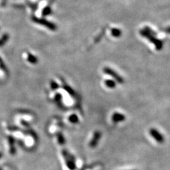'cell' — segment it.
Returning <instances> with one entry per match:
<instances>
[{"label":"cell","mask_w":170,"mask_h":170,"mask_svg":"<svg viewBox=\"0 0 170 170\" xmlns=\"http://www.w3.org/2000/svg\"><path fill=\"white\" fill-rule=\"evenodd\" d=\"M140 34L142 36L147 38V40L153 43L154 45L156 50H160L163 47L162 42L156 37V32L151 28H149V27H146L141 30Z\"/></svg>","instance_id":"cell-1"},{"label":"cell","mask_w":170,"mask_h":170,"mask_svg":"<svg viewBox=\"0 0 170 170\" xmlns=\"http://www.w3.org/2000/svg\"><path fill=\"white\" fill-rule=\"evenodd\" d=\"M62 154L65 161H66V166L68 167L69 169L71 170H74L76 168L75 160L74 157L66 151H63Z\"/></svg>","instance_id":"cell-2"},{"label":"cell","mask_w":170,"mask_h":170,"mask_svg":"<svg viewBox=\"0 0 170 170\" xmlns=\"http://www.w3.org/2000/svg\"><path fill=\"white\" fill-rule=\"evenodd\" d=\"M149 134L151 136L155 139L156 142L158 143H163L165 141V137L162 134H161L158 130L156 129H151L149 130Z\"/></svg>","instance_id":"cell-3"},{"label":"cell","mask_w":170,"mask_h":170,"mask_svg":"<svg viewBox=\"0 0 170 170\" xmlns=\"http://www.w3.org/2000/svg\"><path fill=\"white\" fill-rule=\"evenodd\" d=\"M102 137V134L100 131H95L93 134L92 139H91V141L90 142L89 146L91 148H95L97 146L98 144H99L100 139Z\"/></svg>","instance_id":"cell-4"},{"label":"cell","mask_w":170,"mask_h":170,"mask_svg":"<svg viewBox=\"0 0 170 170\" xmlns=\"http://www.w3.org/2000/svg\"><path fill=\"white\" fill-rule=\"evenodd\" d=\"M112 120L115 123L123 122L126 120V117L123 114L120 113H114L112 117Z\"/></svg>","instance_id":"cell-5"},{"label":"cell","mask_w":170,"mask_h":170,"mask_svg":"<svg viewBox=\"0 0 170 170\" xmlns=\"http://www.w3.org/2000/svg\"><path fill=\"white\" fill-rule=\"evenodd\" d=\"M105 72L106 73L108 74L109 75L113 76L115 78V79L117 81H118L119 82H120V83L123 82V79H122V78L120 76H119L118 74H117L115 73V72H114L113 70L110 69L109 68H105Z\"/></svg>","instance_id":"cell-6"},{"label":"cell","mask_w":170,"mask_h":170,"mask_svg":"<svg viewBox=\"0 0 170 170\" xmlns=\"http://www.w3.org/2000/svg\"><path fill=\"white\" fill-rule=\"evenodd\" d=\"M8 139L10 145V153L11 154L14 155L16 153V149L15 147V139L11 136H9Z\"/></svg>","instance_id":"cell-7"},{"label":"cell","mask_w":170,"mask_h":170,"mask_svg":"<svg viewBox=\"0 0 170 170\" xmlns=\"http://www.w3.org/2000/svg\"><path fill=\"white\" fill-rule=\"evenodd\" d=\"M56 136H57L58 142L60 144H64L65 142H66V141H65V138H64L63 134L62 133L59 132L57 134Z\"/></svg>","instance_id":"cell-8"},{"label":"cell","mask_w":170,"mask_h":170,"mask_svg":"<svg viewBox=\"0 0 170 170\" xmlns=\"http://www.w3.org/2000/svg\"><path fill=\"white\" fill-rule=\"evenodd\" d=\"M69 121L71 122V123H76L78 122V117L77 116H76V115L73 114V115H72L69 117Z\"/></svg>","instance_id":"cell-9"},{"label":"cell","mask_w":170,"mask_h":170,"mask_svg":"<svg viewBox=\"0 0 170 170\" xmlns=\"http://www.w3.org/2000/svg\"><path fill=\"white\" fill-rule=\"evenodd\" d=\"M8 38V36L7 34H5V35H3L2 38L0 39V47L2 46V45L5 44V42L7 41Z\"/></svg>","instance_id":"cell-10"},{"label":"cell","mask_w":170,"mask_h":170,"mask_svg":"<svg viewBox=\"0 0 170 170\" xmlns=\"http://www.w3.org/2000/svg\"><path fill=\"white\" fill-rule=\"evenodd\" d=\"M112 35L115 37H119L121 35V31L119 29H114L112 30Z\"/></svg>","instance_id":"cell-11"},{"label":"cell","mask_w":170,"mask_h":170,"mask_svg":"<svg viewBox=\"0 0 170 170\" xmlns=\"http://www.w3.org/2000/svg\"><path fill=\"white\" fill-rule=\"evenodd\" d=\"M107 86L109 87H115V83L113 81H107L106 82Z\"/></svg>","instance_id":"cell-12"},{"label":"cell","mask_w":170,"mask_h":170,"mask_svg":"<svg viewBox=\"0 0 170 170\" xmlns=\"http://www.w3.org/2000/svg\"><path fill=\"white\" fill-rule=\"evenodd\" d=\"M166 31L167 33H168V34H170V27H168V28H167V29H166Z\"/></svg>","instance_id":"cell-13"},{"label":"cell","mask_w":170,"mask_h":170,"mask_svg":"<svg viewBox=\"0 0 170 170\" xmlns=\"http://www.w3.org/2000/svg\"><path fill=\"white\" fill-rule=\"evenodd\" d=\"M2 156H3V154L1 152H0V159L2 158Z\"/></svg>","instance_id":"cell-14"},{"label":"cell","mask_w":170,"mask_h":170,"mask_svg":"<svg viewBox=\"0 0 170 170\" xmlns=\"http://www.w3.org/2000/svg\"><path fill=\"white\" fill-rule=\"evenodd\" d=\"M0 170H2V169H1V168H0Z\"/></svg>","instance_id":"cell-15"},{"label":"cell","mask_w":170,"mask_h":170,"mask_svg":"<svg viewBox=\"0 0 170 170\" xmlns=\"http://www.w3.org/2000/svg\"></svg>","instance_id":"cell-16"}]
</instances>
